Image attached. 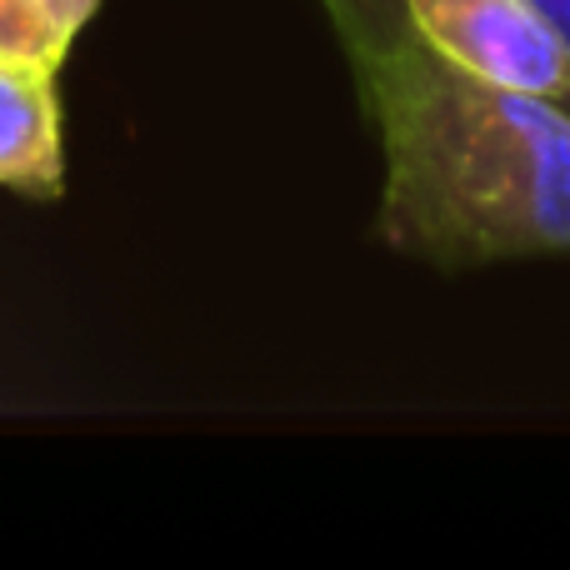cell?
Returning a JSON list of instances; mask_svg holds the SVG:
<instances>
[{
    "mask_svg": "<svg viewBox=\"0 0 570 570\" xmlns=\"http://www.w3.org/2000/svg\"><path fill=\"white\" fill-rule=\"evenodd\" d=\"M30 6H36V16L46 20L60 40H70V46H76V36L90 26V20H96L100 0H30Z\"/></svg>",
    "mask_w": 570,
    "mask_h": 570,
    "instance_id": "8992f818",
    "label": "cell"
},
{
    "mask_svg": "<svg viewBox=\"0 0 570 570\" xmlns=\"http://www.w3.org/2000/svg\"><path fill=\"white\" fill-rule=\"evenodd\" d=\"M401 10L451 66L570 110V40L535 0H401Z\"/></svg>",
    "mask_w": 570,
    "mask_h": 570,
    "instance_id": "7a4b0ae2",
    "label": "cell"
},
{
    "mask_svg": "<svg viewBox=\"0 0 570 570\" xmlns=\"http://www.w3.org/2000/svg\"><path fill=\"white\" fill-rule=\"evenodd\" d=\"M385 160L375 230L431 266L570 256V110L451 66L415 30L355 60Z\"/></svg>",
    "mask_w": 570,
    "mask_h": 570,
    "instance_id": "6da1fadb",
    "label": "cell"
},
{
    "mask_svg": "<svg viewBox=\"0 0 570 570\" xmlns=\"http://www.w3.org/2000/svg\"><path fill=\"white\" fill-rule=\"evenodd\" d=\"M321 6H325V16L335 20V30H341L345 50H351V66L375 56V50H385L395 36L411 30L401 0H321ZM535 6H541L570 40V0H535Z\"/></svg>",
    "mask_w": 570,
    "mask_h": 570,
    "instance_id": "277c9868",
    "label": "cell"
},
{
    "mask_svg": "<svg viewBox=\"0 0 570 570\" xmlns=\"http://www.w3.org/2000/svg\"><path fill=\"white\" fill-rule=\"evenodd\" d=\"M0 186L30 200H60L66 190L56 70L6 56H0Z\"/></svg>",
    "mask_w": 570,
    "mask_h": 570,
    "instance_id": "3957f363",
    "label": "cell"
},
{
    "mask_svg": "<svg viewBox=\"0 0 570 570\" xmlns=\"http://www.w3.org/2000/svg\"><path fill=\"white\" fill-rule=\"evenodd\" d=\"M70 40H60L46 20L36 16L30 0H0V56L6 60H26L40 70H60Z\"/></svg>",
    "mask_w": 570,
    "mask_h": 570,
    "instance_id": "5b68a950",
    "label": "cell"
}]
</instances>
